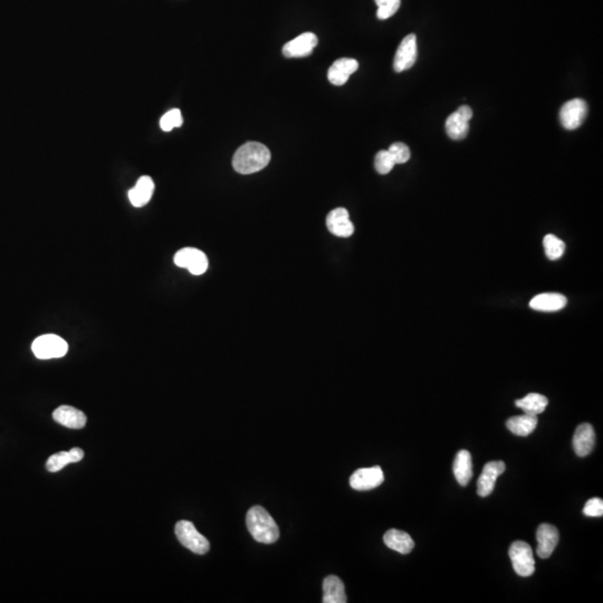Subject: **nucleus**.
Here are the masks:
<instances>
[{"instance_id": "f257e3e1", "label": "nucleus", "mask_w": 603, "mask_h": 603, "mask_svg": "<svg viewBox=\"0 0 603 603\" xmlns=\"http://www.w3.org/2000/svg\"><path fill=\"white\" fill-rule=\"evenodd\" d=\"M271 161V151L260 142L242 145L233 158V167L240 175H251L266 168Z\"/></svg>"}, {"instance_id": "f03ea898", "label": "nucleus", "mask_w": 603, "mask_h": 603, "mask_svg": "<svg viewBox=\"0 0 603 603\" xmlns=\"http://www.w3.org/2000/svg\"><path fill=\"white\" fill-rule=\"evenodd\" d=\"M246 525L251 536L263 544H272L279 538V529L266 509L254 506L246 516Z\"/></svg>"}, {"instance_id": "7ed1b4c3", "label": "nucleus", "mask_w": 603, "mask_h": 603, "mask_svg": "<svg viewBox=\"0 0 603 603\" xmlns=\"http://www.w3.org/2000/svg\"><path fill=\"white\" fill-rule=\"evenodd\" d=\"M175 532L181 544L189 549L191 552L204 556L209 551V541L195 529V525L189 520L178 522L176 524Z\"/></svg>"}, {"instance_id": "20e7f679", "label": "nucleus", "mask_w": 603, "mask_h": 603, "mask_svg": "<svg viewBox=\"0 0 603 603\" xmlns=\"http://www.w3.org/2000/svg\"><path fill=\"white\" fill-rule=\"evenodd\" d=\"M32 350L36 358L42 360L62 358L67 353L68 344L59 335H45L35 339Z\"/></svg>"}, {"instance_id": "39448f33", "label": "nucleus", "mask_w": 603, "mask_h": 603, "mask_svg": "<svg viewBox=\"0 0 603 603\" xmlns=\"http://www.w3.org/2000/svg\"><path fill=\"white\" fill-rule=\"evenodd\" d=\"M513 568L520 577H531L536 571V560L532 547L523 541H516L509 551Z\"/></svg>"}, {"instance_id": "423d86ee", "label": "nucleus", "mask_w": 603, "mask_h": 603, "mask_svg": "<svg viewBox=\"0 0 603 603\" xmlns=\"http://www.w3.org/2000/svg\"><path fill=\"white\" fill-rule=\"evenodd\" d=\"M175 264L178 267L187 268L193 275H202L208 269V258L204 251L186 247L175 255Z\"/></svg>"}, {"instance_id": "0eeeda50", "label": "nucleus", "mask_w": 603, "mask_h": 603, "mask_svg": "<svg viewBox=\"0 0 603 603\" xmlns=\"http://www.w3.org/2000/svg\"><path fill=\"white\" fill-rule=\"evenodd\" d=\"M588 114V104L581 98L568 100L560 111V121L567 130H575L582 125Z\"/></svg>"}, {"instance_id": "6e6552de", "label": "nucleus", "mask_w": 603, "mask_h": 603, "mask_svg": "<svg viewBox=\"0 0 603 603\" xmlns=\"http://www.w3.org/2000/svg\"><path fill=\"white\" fill-rule=\"evenodd\" d=\"M473 118V109L467 105H463L457 111L452 113L446 120V132L452 140H463L467 136L469 131V121Z\"/></svg>"}, {"instance_id": "1a4fd4ad", "label": "nucleus", "mask_w": 603, "mask_h": 603, "mask_svg": "<svg viewBox=\"0 0 603 603\" xmlns=\"http://www.w3.org/2000/svg\"><path fill=\"white\" fill-rule=\"evenodd\" d=\"M383 482H385V474L380 466L361 468L355 470L350 477V485L355 491H370L381 485Z\"/></svg>"}, {"instance_id": "9d476101", "label": "nucleus", "mask_w": 603, "mask_h": 603, "mask_svg": "<svg viewBox=\"0 0 603 603\" xmlns=\"http://www.w3.org/2000/svg\"><path fill=\"white\" fill-rule=\"evenodd\" d=\"M417 39L414 34H410L402 39L396 50L394 61V71L400 73L412 67L417 59Z\"/></svg>"}, {"instance_id": "9b49d317", "label": "nucleus", "mask_w": 603, "mask_h": 603, "mask_svg": "<svg viewBox=\"0 0 603 603\" xmlns=\"http://www.w3.org/2000/svg\"><path fill=\"white\" fill-rule=\"evenodd\" d=\"M326 227L331 234L341 238H348L355 233V226L350 220L349 211L346 208H337L328 213Z\"/></svg>"}, {"instance_id": "f8f14e48", "label": "nucleus", "mask_w": 603, "mask_h": 603, "mask_svg": "<svg viewBox=\"0 0 603 603\" xmlns=\"http://www.w3.org/2000/svg\"><path fill=\"white\" fill-rule=\"evenodd\" d=\"M506 466L502 461H491L483 468L482 474L477 482V494L480 497H487L494 491L496 479L505 472Z\"/></svg>"}, {"instance_id": "ddd939ff", "label": "nucleus", "mask_w": 603, "mask_h": 603, "mask_svg": "<svg viewBox=\"0 0 603 603\" xmlns=\"http://www.w3.org/2000/svg\"><path fill=\"white\" fill-rule=\"evenodd\" d=\"M538 540V556L541 559L550 558L559 543V531L551 524H541L536 531Z\"/></svg>"}, {"instance_id": "4468645a", "label": "nucleus", "mask_w": 603, "mask_h": 603, "mask_svg": "<svg viewBox=\"0 0 603 603\" xmlns=\"http://www.w3.org/2000/svg\"><path fill=\"white\" fill-rule=\"evenodd\" d=\"M317 45V37L313 33H304L299 37L292 39L283 47L284 56L288 59L295 57H306L313 53V50Z\"/></svg>"}, {"instance_id": "2eb2a0df", "label": "nucleus", "mask_w": 603, "mask_h": 603, "mask_svg": "<svg viewBox=\"0 0 603 603\" xmlns=\"http://www.w3.org/2000/svg\"><path fill=\"white\" fill-rule=\"evenodd\" d=\"M359 63L353 59H337L328 72V78L333 85L342 86L358 71Z\"/></svg>"}, {"instance_id": "dca6fc26", "label": "nucleus", "mask_w": 603, "mask_h": 603, "mask_svg": "<svg viewBox=\"0 0 603 603\" xmlns=\"http://www.w3.org/2000/svg\"><path fill=\"white\" fill-rule=\"evenodd\" d=\"M595 445V432L590 423H582L578 427L573 436V449L579 457H586L593 450Z\"/></svg>"}, {"instance_id": "f3484780", "label": "nucleus", "mask_w": 603, "mask_h": 603, "mask_svg": "<svg viewBox=\"0 0 603 603\" xmlns=\"http://www.w3.org/2000/svg\"><path fill=\"white\" fill-rule=\"evenodd\" d=\"M53 419L59 425L71 429H82L87 421L82 411L70 405H62L54 411Z\"/></svg>"}, {"instance_id": "a211bd4d", "label": "nucleus", "mask_w": 603, "mask_h": 603, "mask_svg": "<svg viewBox=\"0 0 603 603\" xmlns=\"http://www.w3.org/2000/svg\"><path fill=\"white\" fill-rule=\"evenodd\" d=\"M568 299L559 293L538 294L529 302V308L540 312H556L565 308Z\"/></svg>"}, {"instance_id": "6ab92c4d", "label": "nucleus", "mask_w": 603, "mask_h": 603, "mask_svg": "<svg viewBox=\"0 0 603 603\" xmlns=\"http://www.w3.org/2000/svg\"><path fill=\"white\" fill-rule=\"evenodd\" d=\"M154 191V182L148 176L140 178L134 188L129 191V199L132 206L141 208L148 204Z\"/></svg>"}, {"instance_id": "aec40b11", "label": "nucleus", "mask_w": 603, "mask_h": 603, "mask_svg": "<svg viewBox=\"0 0 603 603\" xmlns=\"http://www.w3.org/2000/svg\"><path fill=\"white\" fill-rule=\"evenodd\" d=\"M383 542L391 550L396 551L400 554H408L414 550V542L408 533L399 529H389L383 536Z\"/></svg>"}, {"instance_id": "412c9836", "label": "nucleus", "mask_w": 603, "mask_h": 603, "mask_svg": "<svg viewBox=\"0 0 603 603\" xmlns=\"http://www.w3.org/2000/svg\"><path fill=\"white\" fill-rule=\"evenodd\" d=\"M323 602L324 603H346L348 597L346 595L344 583L340 578L330 575L323 581Z\"/></svg>"}, {"instance_id": "4be33fe9", "label": "nucleus", "mask_w": 603, "mask_h": 603, "mask_svg": "<svg viewBox=\"0 0 603 603\" xmlns=\"http://www.w3.org/2000/svg\"><path fill=\"white\" fill-rule=\"evenodd\" d=\"M454 475L461 486H467L473 477V461L468 450H459L454 461Z\"/></svg>"}, {"instance_id": "5701e85b", "label": "nucleus", "mask_w": 603, "mask_h": 603, "mask_svg": "<svg viewBox=\"0 0 603 603\" xmlns=\"http://www.w3.org/2000/svg\"><path fill=\"white\" fill-rule=\"evenodd\" d=\"M538 423V416L525 414L523 416L509 418L506 421V427L514 435L520 436V437H527L536 430Z\"/></svg>"}, {"instance_id": "b1692460", "label": "nucleus", "mask_w": 603, "mask_h": 603, "mask_svg": "<svg viewBox=\"0 0 603 603\" xmlns=\"http://www.w3.org/2000/svg\"><path fill=\"white\" fill-rule=\"evenodd\" d=\"M84 457V452L81 448H72L70 452H61L50 456L46 463V468L50 473H56L71 463H78Z\"/></svg>"}, {"instance_id": "393cba45", "label": "nucleus", "mask_w": 603, "mask_h": 603, "mask_svg": "<svg viewBox=\"0 0 603 603\" xmlns=\"http://www.w3.org/2000/svg\"><path fill=\"white\" fill-rule=\"evenodd\" d=\"M549 400L547 396L540 394H529L523 399L516 400L515 405L525 412V414L538 416L542 414L547 407Z\"/></svg>"}, {"instance_id": "a878e982", "label": "nucleus", "mask_w": 603, "mask_h": 603, "mask_svg": "<svg viewBox=\"0 0 603 603\" xmlns=\"http://www.w3.org/2000/svg\"><path fill=\"white\" fill-rule=\"evenodd\" d=\"M543 245H544L545 254H547L549 260H560L563 256V254H564V242H562L560 238L554 236V235H547L544 237V240H543Z\"/></svg>"}, {"instance_id": "bb28decb", "label": "nucleus", "mask_w": 603, "mask_h": 603, "mask_svg": "<svg viewBox=\"0 0 603 603\" xmlns=\"http://www.w3.org/2000/svg\"><path fill=\"white\" fill-rule=\"evenodd\" d=\"M374 1L378 5L377 16L381 21L392 17L401 5V0H374Z\"/></svg>"}, {"instance_id": "cd10ccee", "label": "nucleus", "mask_w": 603, "mask_h": 603, "mask_svg": "<svg viewBox=\"0 0 603 603\" xmlns=\"http://www.w3.org/2000/svg\"><path fill=\"white\" fill-rule=\"evenodd\" d=\"M184 123L180 109H173L167 112L160 120V127L163 131L170 132L175 127H180Z\"/></svg>"}, {"instance_id": "c85d7f7f", "label": "nucleus", "mask_w": 603, "mask_h": 603, "mask_svg": "<svg viewBox=\"0 0 603 603\" xmlns=\"http://www.w3.org/2000/svg\"><path fill=\"white\" fill-rule=\"evenodd\" d=\"M396 166L394 159L388 150L379 151L374 158V167L380 175H388Z\"/></svg>"}, {"instance_id": "c756f323", "label": "nucleus", "mask_w": 603, "mask_h": 603, "mask_svg": "<svg viewBox=\"0 0 603 603\" xmlns=\"http://www.w3.org/2000/svg\"><path fill=\"white\" fill-rule=\"evenodd\" d=\"M391 157L394 159L396 165H402L405 163L410 159V150L408 145L402 142H396L390 145V148L388 149Z\"/></svg>"}, {"instance_id": "7c9ffc66", "label": "nucleus", "mask_w": 603, "mask_h": 603, "mask_svg": "<svg viewBox=\"0 0 603 603\" xmlns=\"http://www.w3.org/2000/svg\"><path fill=\"white\" fill-rule=\"evenodd\" d=\"M583 514L588 518H601L603 515V500L601 498L589 500L583 509Z\"/></svg>"}]
</instances>
